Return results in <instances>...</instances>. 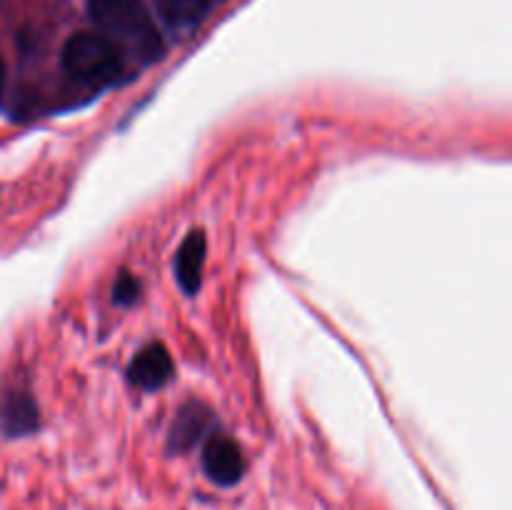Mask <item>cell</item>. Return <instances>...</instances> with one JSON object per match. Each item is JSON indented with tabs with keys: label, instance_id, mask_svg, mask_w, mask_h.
I'll list each match as a JSON object with an SVG mask.
<instances>
[{
	"label": "cell",
	"instance_id": "obj_7",
	"mask_svg": "<svg viewBox=\"0 0 512 510\" xmlns=\"http://www.w3.org/2000/svg\"><path fill=\"white\" fill-rule=\"evenodd\" d=\"M210 423V410L200 403H188L178 410L175 415V423L170 425V438L168 445L173 453H183L190 445H195V440L203 435V430Z\"/></svg>",
	"mask_w": 512,
	"mask_h": 510
},
{
	"label": "cell",
	"instance_id": "obj_3",
	"mask_svg": "<svg viewBox=\"0 0 512 510\" xmlns=\"http://www.w3.org/2000/svg\"><path fill=\"white\" fill-rule=\"evenodd\" d=\"M203 470L215 485L230 488L240 483L245 473V458L240 445L228 435H213L203 450Z\"/></svg>",
	"mask_w": 512,
	"mask_h": 510
},
{
	"label": "cell",
	"instance_id": "obj_9",
	"mask_svg": "<svg viewBox=\"0 0 512 510\" xmlns=\"http://www.w3.org/2000/svg\"><path fill=\"white\" fill-rule=\"evenodd\" d=\"M140 293H143V283H140L135 275L120 273L118 280H115V285H113V303L133 305L135 300L140 298Z\"/></svg>",
	"mask_w": 512,
	"mask_h": 510
},
{
	"label": "cell",
	"instance_id": "obj_5",
	"mask_svg": "<svg viewBox=\"0 0 512 510\" xmlns=\"http://www.w3.org/2000/svg\"><path fill=\"white\" fill-rule=\"evenodd\" d=\"M38 405L28 390L10 388L0 393V430L8 438H20L38 430Z\"/></svg>",
	"mask_w": 512,
	"mask_h": 510
},
{
	"label": "cell",
	"instance_id": "obj_8",
	"mask_svg": "<svg viewBox=\"0 0 512 510\" xmlns=\"http://www.w3.org/2000/svg\"><path fill=\"white\" fill-rule=\"evenodd\" d=\"M210 0H155L158 15L173 30H190L210 13Z\"/></svg>",
	"mask_w": 512,
	"mask_h": 510
},
{
	"label": "cell",
	"instance_id": "obj_1",
	"mask_svg": "<svg viewBox=\"0 0 512 510\" xmlns=\"http://www.w3.org/2000/svg\"><path fill=\"white\" fill-rule=\"evenodd\" d=\"M88 15L100 35L120 53L128 50L143 63H153L163 55V38L140 0H88Z\"/></svg>",
	"mask_w": 512,
	"mask_h": 510
},
{
	"label": "cell",
	"instance_id": "obj_2",
	"mask_svg": "<svg viewBox=\"0 0 512 510\" xmlns=\"http://www.w3.org/2000/svg\"><path fill=\"white\" fill-rule=\"evenodd\" d=\"M63 70L83 85H113L123 75V53L105 35L80 30L63 45Z\"/></svg>",
	"mask_w": 512,
	"mask_h": 510
},
{
	"label": "cell",
	"instance_id": "obj_6",
	"mask_svg": "<svg viewBox=\"0 0 512 510\" xmlns=\"http://www.w3.org/2000/svg\"><path fill=\"white\" fill-rule=\"evenodd\" d=\"M205 265V235L203 230H190L188 238L178 248L175 255V278L185 295H195L203 283Z\"/></svg>",
	"mask_w": 512,
	"mask_h": 510
},
{
	"label": "cell",
	"instance_id": "obj_10",
	"mask_svg": "<svg viewBox=\"0 0 512 510\" xmlns=\"http://www.w3.org/2000/svg\"><path fill=\"white\" fill-rule=\"evenodd\" d=\"M3 93H5V63L3 58H0V100H3Z\"/></svg>",
	"mask_w": 512,
	"mask_h": 510
},
{
	"label": "cell",
	"instance_id": "obj_4",
	"mask_svg": "<svg viewBox=\"0 0 512 510\" xmlns=\"http://www.w3.org/2000/svg\"><path fill=\"white\" fill-rule=\"evenodd\" d=\"M173 358L165 350V345L150 343L138 350L128 365V380L140 390H160L173 378Z\"/></svg>",
	"mask_w": 512,
	"mask_h": 510
}]
</instances>
